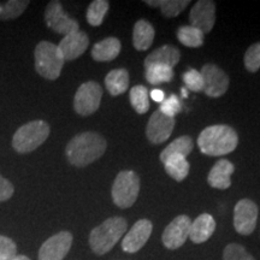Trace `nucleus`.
<instances>
[{
    "mask_svg": "<svg viewBox=\"0 0 260 260\" xmlns=\"http://www.w3.org/2000/svg\"><path fill=\"white\" fill-rule=\"evenodd\" d=\"M145 3L149 6L160 9L161 14L168 18L177 17L190 4L189 0H155V2L148 0Z\"/></svg>",
    "mask_w": 260,
    "mask_h": 260,
    "instance_id": "obj_25",
    "label": "nucleus"
},
{
    "mask_svg": "<svg viewBox=\"0 0 260 260\" xmlns=\"http://www.w3.org/2000/svg\"><path fill=\"white\" fill-rule=\"evenodd\" d=\"M223 260H255L246 248L239 243H229L223 252Z\"/></svg>",
    "mask_w": 260,
    "mask_h": 260,
    "instance_id": "obj_31",
    "label": "nucleus"
},
{
    "mask_svg": "<svg viewBox=\"0 0 260 260\" xmlns=\"http://www.w3.org/2000/svg\"><path fill=\"white\" fill-rule=\"evenodd\" d=\"M183 81L187 88L193 92H203L204 90V79L200 71L195 69H189L183 74Z\"/></svg>",
    "mask_w": 260,
    "mask_h": 260,
    "instance_id": "obj_33",
    "label": "nucleus"
},
{
    "mask_svg": "<svg viewBox=\"0 0 260 260\" xmlns=\"http://www.w3.org/2000/svg\"><path fill=\"white\" fill-rule=\"evenodd\" d=\"M165 171L169 176L174 178L175 181L181 182L188 176L189 174V162L187 161L186 157L180 154H172L168 157L164 161Z\"/></svg>",
    "mask_w": 260,
    "mask_h": 260,
    "instance_id": "obj_23",
    "label": "nucleus"
},
{
    "mask_svg": "<svg viewBox=\"0 0 260 260\" xmlns=\"http://www.w3.org/2000/svg\"><path fill=\"white\" fill-rule=\"evenodd\" d=\"M258 206L249 199H242L234 209V228L241 235H251L258 220Z\"/></svg>",
    "mask_w": 260,
    "mask_h": 260,
    "instance_id": "obj_9",
    "label": "nucleus"
},
{
    "mask_svg": "<svg viewBox=\"0 0 260 260\" xmlns=\"http://www.w3.org/2000/svg\"><path fill=\"white\" fill-rule=\"evenodd\" d=\"M175 128V118L169 117L164 113L155 111L149 117L146 128V135L152 144L159 145L165 142L170 138Z\"/></svg>",
    "mask_w": 260,
    "mask_h": 260,
    "instance_id": "obj_13",
    "label": "nucleus"
},
{
    "mask_svg": "<svg viewBox=\"0 0 260 260\" xmlns=\"http://www.w3.org/2000/svg\"><path fill=\"white\" fill-rule=\"evenodd\" d=\"M34 56L35 70L40 76L51 81L57 80L60 76L65 60L57 45L41 41L35 47Z\"/></svg>",
    "mask_w": 260,
    "mask_h": 260,
    "instance_id": "obj_4",
    "label": "nucleus"
},
{
    "mask_svg": "<svg viewBox=\"0 0 260 260\" xmlns=\"http://www.w3.org/2000/svg\"><path fill=\"white\" fill-rule=\"evenodd\" d=\"M105 86L109 93L113 96L121 95L128 90L129 73L125 69L111 70L105 77Z\"/></svg>",
    "mask_w": 260,
    "mask_h": 260,
    "instance_id": "obj_22",
    "label": "nucleus"
},
{
    "mask_svg": "<svg viewBox=\"0 0 260 260\" xmlns=\"http://www.w3.org/2000/svg\"><path fill=\"white\" fill-rule=\"evenodd\" d=\"M73 245V234L60 232L51 236L39 249V260H63Z\"/></svg>",
    "mask_w": 260,
    "mask_h": 260,
    "instance_id": "obj_11",
    "label": "nucleus"
},
{
    "mask_svg": "<svg viewBox=\"0 0 260 260\" xmlns=\"http://www.w3.org/2000/svg\"><path fill=\"white\" fill-rule=\"evenodd\" d=\"M110 9V3L106 0H94L87 10V22L93 27H99Z\"/></svg>",
    "mask_w": 260,
    "mask_h": 260,
    "instance_id": "obj_29",
    "label": "nucleus"
},
{
    "mask_svg": "<svg viewBox=\"0 0 260 260\" xmlns=\"http://www.w3.org/2000/svg\"><path fill=\"white\" fill-rule=\"evenodd\" d=\"M89 39L84 31H76L61 39L58 45L64 60H74L82 56L88 48Z\"/></svg>",
    "mask_w": 260,
    "mask_h": 260,
    "instance_id": "obj_16",
    "label": "nucleus"
},
{
    "mask_svg": "<svg viewBox=\"0 0 260 260\" xmlns=\"http://www.w3.org/2000/svg\"><path fill=\"white\" fill-rule=\"evenodd\" d=\"M235 171V167L232 161L220 159L211 169L207 182L212 188L217 189H228L232 186V175Z\"/></svg>",
    "mask_w": 260,
    "mask_h": 260,
    "instance_id": "obj_17",
    "label": "nucleus"
},
{
    "mask_svg": "<svg viewBox=\"0 0 260 260\" xmlns=\"http://www.w3.org/2000/svg\"><path fill=\"white\" fill-rule=\"evenodd\" d=\"M193 148L194 142L190 136H180V138L174 140L170 145H168L167 147L162 149L160 153V160L164 161L165 159L172 154H180L187 158V155L193 151Z\"/></svg>",
    "mask_w": 260,
    "mask_h": 260,
    "instance_id": "obj_24",
    "label": "nucleus"
},
{
    "mask_svg": "<svg viewBox=\"0 0 260 260\" xmlns=\"http://www.w3.org/2000/svg\"><path fill=\"white\" fill-rule=\"evenodd\" d=\"M17 255V246L14 240L0 235V260H12Z\"/></svg>",
    "mask_w": 260,
    "mask_h": 260,
    "instance_id": "obj_34",
    "label": "nucleus"
},
{
    "mask_svg": "<svg viewBox=\"0 0 260 260\" xmlns=\"http://www.w3.org/2000/svg\"><path fill=\"white\" fill-rule=\"evenodd\" d=\"M153 224L148 219H140L136 222L122 241V249L126 253H136L144 247L151 236Z\"/></svg>",
    "mask_w": 260,
    "mask_h": 260,
    "instance_id": "obj_14",
    "label": "nucleus"
},
{
    "mask_svg": "<svg viewBox=\"0 0 260 260\" xmlns=\"http://www.w3.org/2000/svg\"><path fill=\"white\" fill-rule=\"evenodd\" d=\"M191 219L186 214H181L165 228L161 235L162 245L168 249H178L189 239Z\"/></svg>",
    "mask_w": 260,
    "mask_h": 260,
    "instance_id": "obj_10",
    "label": "nucleus"
},
{
    "mask_svg": "<svg viewBox=\"0 0 260 260\" xmlns=\"http://www.w3.org/2000/svg\"><path fill=\"white\" fill-rule=\"evenodd\" d=\"M130 103L140 115H144L149 110V94L145 86H135L130 89Z\"/></svg>",
    "mask_w": 260,
    "mask_h": 260,
    "instance_id": "obj_28",
    "label": "nucleus"
},
{
    "mask_svg": "<svg viewBox=\"0 0 260 260\" xmlns=\"http://www.w3.org/2000/svg\"><path fill=\"white\" fill-rule=\"evenodd\" d=\"M174 79V70L167 65L153 64L146 68V80L151 84L170 82Z\"/></svg>",
    "mask_w": 260,
    "mask_h": 260,
    "instance_id": "obj_27",
    "label": "nucleus"
},
{
    "mask_svg": "<svg viewBox=\"0 0 260 260\" xmlns=\"http://www.w3.org/2000/svg\"><path fill=\"white\" fill-rule=\"evenodd\" d=\"M216 230V220L211 214L203 213L191 222L189 239L194 243H204L213 235Z\"/></svg>",
    "mask_w": 260,
    "mask_h": 260,
    "instance_id": "obj_18",
    "label": "nucleus"
},
{
    "mask_svg": "<svg viewBox=\"0 0 260 260\" xmlns=\"http://www.w3.org/2000/svg\"><path fill=\"white\" fill-rule=\"evenodd\" d=\"M12 260H30V259H29L27 255H22L21 254V255H16Z\"/></svg>",
    "mask_w": 260,
    "mask_h": 260,
    "instance_id": "obj_38",
    "label": "nucleus"
},
{
    "mask_svg": "<svg viewBox=\"0 0 260 260\" xmlns=\"http://www.w3.org/2000/svg\"><path fill=\"white\" fill-rule=\"evenodd\" d=\"M126 220L122 217H111L89 234V246L96 255L109 253L126 232Z\"/></svg>",
    "mask_w": 260,
    "mask_h": 260,
    "instance_id": "obj_3",
    "label": "nucleus"
},
{
    "mask_svg": "<svg viewBox=\"0 0 260 260\" xmlns=\"http://www.w3.org/2000/svg\"><path fill=\"white\" fill-rule=\"evenodd\" d=\"M154 28L149 22L140 19L134 25L133 31V44L138 51H147L154 40Z\"/></svg>",
    "mask_w": 260,
    "mask_h": 260,
    "instance_id": "obj_21",
    "label": "nucleus"
},
{
    "mask_svg": "<svg viewBox=\"0 0 260 260\" xmlns=\"http://www.w3.org/2000/svg\"><path fill=\"white\" fill-rule=\"evenodd\" d=\"M182 95H183L184 98H186V96L188 95V93H187V89H186V88L182 89Z\"/></svg>",
    "mask_w": 260,
    "mask_h": 260,
    "instance_id": "obj_39",
    "label": "nucleus"
},
{
    "mask_svg": "<svg viewBox=\"0 0 260 260\" xmlns=\"http://www.w3.org/2000/svg\"><path fill=\"white\" fill-rule=\"evenodd\" d=\"M50 135V125L45 121H32L19 126L12 138V147L18 153H29L46 141Z\"/></svg>",
    "mask_w": 260,
    "mask_h": 260,
    "instance_id": "obj_5",
    "label": "nucleus"
},
{
    "mask_svg": "<svg viewBox=\"0 0 260 260\" xmlns=\"http://www.w3.org/2000/svg\"><path fill=\"white\" fill-rule=\"evenodd\" d=\"M245 67L249 73H256L260 69V42H255L245 53Z\"/></svg>",
    "mask_w": 260,
    "mask_h": 260,
    "instance_id": "obj_32",
    "label": "nucleus"
},
{
    "mask_svg": "<svg viewBox=\"0 0 260 260\" xmlns=\"http://www.w3.org/2000/svg\"><path fill=\"white\" fill-rule=\"evenodd\" d=\"M28 5V0H10L6 3H0V19H14L19 17Z\"/></svg>",
    "mask_w": 260,
    "mask_h": 260,
    "instance_id": "obj_30",
    "label": "nucleus"
},
{
    "mask_svg": "<svg viewBox=\"0 0 260 260\" xmlns=\"http://www.w3.org/2000/svg\"><path fill=\"white\" fill-rule=\"evenodd\" d=\"M151 98L155 103H162L165 100V94L160 89H153L151 90Z\"/></svg>",
    "mask_w": 260,
    "mask_h": 260,
    "instance_id": "obj_37",
    "label": "nucleus"
},
{
    "mask_svg": "<svg viewBox=\"0 0 260 260\" xmlns=\"http://www.w3.org/2000/svg\"><path fill=\"white\" fill-rule=\"evenodd\" d=\"M189 22L191 27L206 34L212 30L216 22V4L211 0H200L190 10Z\"/></svg>",
    "mask_w": 260,
    "mask_h": 260,
    "instance_id": "obj_15",
    "label": "nucleus"
},
{
    "mask_svg": "<svg viewBox=\"0 0 260 260\" xmlns=\"http://www.w3.org/2000/svg\"><path fill=\"white\" fill-rule=\"evenodd\" d=\"M177 39L184 46L197 48L203 46L204 32L191 25H182L177 29Z\"/></svg>",
    "mask_w": 260,
    "mask_h": 260,
    "instance_id": "obj_26",
    "label": "nucleus"
},
{
    "mask_svg": "<svg viewBox=\"0 0 260 260\" xmlns=\"http://www.w3.org/2000/svg\"><path fill=\"white\" fill-rule=\"evenodd\" d=\"M239 145V136L232 126L225 124L205 128L198 138V146L204 154L220 157L232 153Z\"/></svg>",
    "mask_w": 260,
    "mask_h": 260,
    "instance_id": "obj_2",
    "label": "nucleus"
},
{
    "mask_svg": "<svg viewBox=\"0 0 260 260\" xmlns=\"http://www.w3.org/2000/svg\"><path fill=\"white\" fill-rule=\"evenodd\" d=\"M107 148L106 140L98 133H81L70 140L67 146V157L70 164L84 168L102 158Z\"/></svg>",
    "mask_w": 260,
    "mask_h": 260,
    "instance_id": "obj_1",
    "label": "nucleus"
},
{
    "mask_svg": "<svg viewBox=\"0 0 260 260\" xmlns=\"http://www.w3.org/2000/svg\"><path fill=\"white\" fill-rule=\"evenodd\" d=\"M204 79V90L206 95L219 98L229 88V77L222 69L214 64H206L201 69Z\"/></svg>",
    "mask_w": 260,
    "mask_h": 260,
    "instance_id": "obj_12",
    "label": "nucleus"
},
{
    "mask_svg": "<svg viewBox=\"0 0 260 260\" xmlns=\"http://www.w3.org/2000/svg\"><path fill=\"white\" fill-rule=\"evenodd\" d=\"M15 193V188L12 183L5 177L0 175V203L9 200Z\"/></svg>",
    "mask_w": 260,
    "mask_h": 260,
    "instance_id": "obj_36",
    "label": "nucleus"
},
{
    "mask_svg": "<svg viewBox=\"0 0 260 260\" xmlns=\"http://www.w3.org/2000/svg\"><path fill=\"white\" fill-rule=\"evenodd\" d=\"M181 59V52L177 47L172 45H164L157 48L152 53H149L145 59V68L153 64L167 65L169 68H174Z\"/></svg>",
    "mask_w": 260,
    "mask_h": 260,
    "instance_id": "obj_19",
    "label": "nucleus"
},
{
    "mask_svg": "<svg viewBox=\"0 0 260 260\" xmlns=\"http://www.w3.org/2000/svg\"><path fill=\"white\" fill-rule=\"evenodd\" d=\"M181 110L182 104L175 94H171L168 99H165L160 104V107H159V111L169 117H172V118H175V116L178 115L181 112Z\"/></svg>",
    "mask_w": 260,
    "mask_h": 260,
    "instance_id": "obj_35",
    "label": "nucleus"
},
{
    "mask_svg": "<svg viewBox=\"0 0 260 260\" xmlns=\"http://www.w3.org/2000/svg\"><path fill=\"white\" fill-rule=\"evenodd\" d=\"M45 21H46L48 28H51L58 34L65 35V37L79 31L80 28L77 21L65 14L60 2H57V0L48 3L46 10H45Z\"/></svg>",
    "mask_w": 260,
    "mask_h": 260,
    "instance_id": "obj_8",
    "label": "nucleus"
},
{
    "mask_svg": "<svg viewBox=\"0 0 260 260\" xmlns=\"http://www.w3.org/2000/svg\"><path fill=\"white\" fill-rule=\"evenodd\" d=\"M140 191V178L134 171L125 170L117 175L112 186V200L116 206L128 209L135 204Z\"/></svg>",
    "mask_w": 260,
    "mask_h": 260,
    "instance_id": "obj_6",
    "label": "nucleus"
},
{
    "mask_svg": "<svg viewBox=\"0 0 260 260\" xmlns=\"http://www.w3.org/2000/svg\"><path fill=\"white\" fill-rule=\"evenodd\" d=\"M103 98V88L99 83L88 81L81 84L74 98V109L80 116H89L98 111Z\"/></svg>",
    "mask_w": 260,
    "mask_h": 260,
    "instance_id": "obj_7",
    "label": "nucleus"
},
{
    "mask_svg": "<svg viewBox=\"0 0 260 260\" xmlns=\"http://www.w3.org/2000/svg\"><path fill=\"white\" fill-rule=\"evenodd\" d=\"M121 52V41L117 38H106L92 48V57L96 61H110L118 57Z\"/></svg>",
    "mask_w": 260,
    "mask_h": 260,
    "instance_id": "obj_20",
    "label": "nucleus"
}]
</instances>
